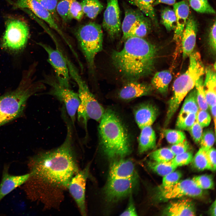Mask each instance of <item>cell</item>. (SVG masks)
<instances>
[{"instance_id": "603a6c76", "label": "cell", "mask_w": 216, "mask_h": 216, "mask_svg": "<svg viewBox=\"0 0 216 216\" xmlns=\"http://www.w3.org/2000/svg\"><path fill=\"white\" fill-rule=\"evenodd\" d=\"M205 78L204 87L208 107L216 105V81L215 70L208 66L205 68Z\"/></svg>"}, {"instance_id": "c3c4849f", "label": "cell", "mask_w": 216, "mask_h": 216, "mask_svg": "<svg viewBox=\"0 0 216 216\" xmlns=\"http://www.w3.org/2000/svg\"><path fill=\"white\" fill-rule=\"evenodd\" d=\"M189 146V144L185 139L180 142L173 145L170 149L176 155L187 152Z\"/></svg>"}, {"instance_id": "f546056e", "label": "cell", "mask_w": 216, "mask_h": 216, "mask_svg": "<svg viewBox=\"0 0 216 216\" xmlns=\"http://www.w3.org/2000/svg\"><path fill=\"white\" fill-rule=\"evenodd\" d=\"M148 165L152 170L163 176L174 171L177 168L171 160L162 162L150 161L148 163Z\"/></svg>"}, {"instance_id": "2e32d148", "label": "cell", "mask_w": 216, "mask_h": 216, "mask_svg": "<svg viewBox=\"0 0 216 216\" xmlns=\"http://www.w3.org/2000/svg\"><path fill=\"white\" fill-rule=\"evenodd\" d=\"M198 24L192 16H189L181 40L182 56L184 58L189 57L195 47L198 31Z\"/></svg>"}, {"instance_id": "7c38bea8", "label": "cell", "mask_w": 216, "mask_h": 216, "mask_svg": "<svg viewBox=\"0 0 216 216\" xmlns=\"http://www.w3.org/2000/svg\"><path fill=\"white\" fill-rule=\"evenodd\" d=\"M90 164L80 170L70 180L67 189L82 216L87 215L85 203L86 186L89 174Z\"/></svg>"}, {"instance_id": "5b68a950", "label": "cell", "mask_w": 216, "mask_h": 216, "mask_svg": "<svg viewBox=\"0 0 216 216\" xmlns=\"http://www.w3.org/2000/svg\"><path fill=\"white\" fill-rule=\"evenodd\" d=\"M189 57L188 69L174 82L173 95L168 102L165 126L168 124L184 98L194 88L197 80L205 74V68L200 53L193 51Z\"/></svg>"}, {"instance_id": "7dc6e473", "label": "cell", "mask_w": 216, "mask_h": 216, "mask_svg": "<svg viewBox=\"0 0 216 216\" xmlns=\"http://www.w3.org/2000/svg\"><path fill=\"white\" fill-rule=\"evenodd\" d=\"M202 127L196 121L191 127L189 131L194 142H200L202 134Z\"/></svg>"}, {"instance_id": "f35d334b", "label": "cell", "mask_w": 216, "mask_h": 216, "mask_svg": "<svg viewBox=\"0 0 216 216\" xmlns=\"http://www.w3.org/2000/svg\"><path fill=\"white\" fill-rule=\"evenodd\" d=\"M196 114L190 113L184 117L178 118L176 128L180 130L189 131L196 121Z\"/></svg>"}, {"instance_id": "8992f818", "label": "cell", "mask_w": 216, "mask_h": 216, "mask_svg": "<svg viewBox=\"0 0 216 216\" xmlns=\"http://www.w3.org/2000/svg\"><path fill=\"white\" fill-rule=\"evenodd\" d=\"M66 60L70 76L76 83L78 88L80 103L77 110L78 120L87 130L88 120L92 119L100 121L105 110L91 92L73 63L68 57Z\"/></svg>"}, {"instance_id": "8fae6325", "label": "cell", "mask_w": 216, "mask_h": 216, "mask_svg": "<svg viewBox=\"0 0 216 216\" xmlns=\"http://www.w3.org/2000/svg\"><path fill=\"white\" fill-rule=\"evenodd\" d=\"M138 182V177L108 179L104 189L106 199L110 202H117L130 194Z\"/></svg>"}, {"instance_id": "cb8c5ba5", "label": "cell", "mask_w": 216, "mask_h": 216, "mask_svg": "<svg viewBox=\"0 0 216 216\" xmlns=\"http://www.w3.org/2000/svg\"><path fill=\"white\" fill-rule=\"evenodd\" d=\"M164 214L168 216H194L196 213L192 202L185 199L171 203L165 209Z\"/></svg>"}, {"instance_id": "11a10c76", "label": "cell", "mask_w": 216, "mask_h": 216, "mask_svg": "<svg viewBox=\"0 0 216 216\" xmlns=\"http://www.w3.org/2000/svg\"><path fill=\"white\" fill-rule=\"evenodd\" d=\"M216 200H215L212 204L209 210L210 213L212 216H215L216 215Z\"/></svg>"}, {"instance_id": "52a82bcc", "label": "cell", "mask_w": 216, "mask_h": 216, "mask_svg": "<svg viewBox=\"0 0 216 216\" xmlns=\"http://www.w3.org/2000/svg\"><path fill=\"white\" fill-rule=\"evenodd\" d=\"M75 35L89 70L93 72L96 55L103 49V33L100 25L90 22L79 27Z\"/></svg>"}, {"instance_id": "e575fe53", "label": "cell", "mask_w": 216, "mask_h": 216, "mask_svg": "<svg viewBox=\"0 0 216 216\" xmlns=\"http://www.w3.org/2000/svg\"><path fill=\"white\" fill-rule=\"evenodd\" d=\"M175 156L170 148H164L153 152L151 154L150 157L154 161L162 162L171 160Z\"/></svg>"}, {"instance_id": "5bb4252c", "label": "cell", "mask_w": 216, "mask_h": 216, "mask_svg": "<svg viewBox=\"0 0 216 216\" xmlns=\"http://www.w3.org/2000/svg\"><path fill=\"white\" fill-rule=\"evenodd\" d=\"M102 26L111 39L115 38L120 35L121 25L118 0H107Z\"/></svg>"}, {"instance_id": "74e56055", "label": "cell", "mask_w": 216, "mask_h": 216, "mask_svg": "<svg viewBox=\"0 0 216 216\" xmlns=\"http://www.w3.org/2000/svg\"><path fill=\"white\" fill-rule=\"evenodd\" d=\"M164 134L167 141L173 145L180 142L186 139L184 133L180 130L166 129Z\"/></svg>"}, {"instance_id": "7a4b0ae2", "label": "cell", "mask_w": 216, "mask_h": 216, "mask_svg": "<svg viewBox=\"0 0 216 216\" xmlns=\"http://www.w3.org/2000/svg\"><path fill=\"white\" fill-rule=\"evenodd\" d=\"M157 51L155 46L143 38L131 37L122 50L113 51L112 62L123 77L136 81L154 71Z\"/></svg>"}, {"instance_id": "836d02e7", "label": "cell", "mask_w": 216, "mask_h": 216, "mask_svg": "<svg viewBox=\"0 0 216 216\" xmlns=\"http://www.w3.org/2000/svg\"><path fill=\"white\" fill-rule=\"evenodd\" d=\"M191 8L196 11L203 14H215V11L208 0H189Z\"/></svg>"}, {"instance_id": "8d00e7d4", "label": "cell", "mask_w": 216, "mask_h": 216, "mask_svg": "<svg viewBox=\"0 0 216 216\" xmlns=\"http://www.w3.org/2000/svg\"><path fill=\"white\" fill-rule=\"evenodd\" d=\"M84 15L81 3L77 0H72L68 14V20L74 19L78 21H80L82 19Z\"/></svg>"}, {"instance_id": "b9f144b4", "label": "cell", "mask_w": 216, "mask_h": 216, "mask_svg": "<svg viewBox=\"0 0 216 216\" xmlns=\"http://www.w3.org/2000/svg\"><path fill=\"white\" fill-rule=\"evenodd\" d=\"M193 159V154L187 151L175 155L171 161L172 164L177 167L188 164L191 162Z\"/></svg>"}, {"instance_id": "d6a6232c", "label": "cell", "mask_w": 216, "mask_h": 216, "mask_svg": "<svg viewBox=\"0 0 216 216\" xmlns=\"http://www.w3.org/2000/svg\"><path fill=\"white\" fill-rule=\"evenodd\" d=\"M203 76L198 79L196 83L197 100L200 109L207 110L208 106L206 101L204 87Z\"/></svg>"}, {"instance_id": "9c48e42d", "label": "cell", "mask_w": 216, "mask_h": 216, "mask_svg": "<svg viewBox=\"0 0 216 216\" xmlns=\"http://www.w3.org/2000/svg\"><path fill=\"white\" fill-rule=\"evenodd\" d=\"M29 35V28L25 22L18 19H10L6 24L2 47L12 50H21L27 43Z\"/></svg>"}, {"instance_id": "30bf717a", "label": "cell", "mask_w": 216, "mask_h": 216, "mask_svg": "<svg viewBox=\"0 0 216 216\" xmlns=\"http://www.w3.org/2000/svg\"><path fill=\"white\" fill-rule=\"evenodd\" d=\"M38 44L47 53V61L52 67L58 82L63 86L70 88V75L64 53L58 46L54 49L46 44L39 43Z\"/></svg>"}, {"instance_id": "d4e9b609", "label": "cell", "mask_w": 216, "mask_h": 216, "mask_svg": "<svg viewBox=\"0 0 216 216\" xmlns=\"http://www.w3.org/2000/svg\"><path fill=\"white\" fill-rule=\"evenodd\" d=\"M138 139V152L143 153L155 147L156 136L155 132L151 126L145 127L141 129Z\"/></svg>"}, {"instance_id": "d590c367", "label": "cell", "mask_w": 216, "mask_h": 216, "mask_svg": "<svg viewBox=\"0 0 216 216\" xmlns=\"http://www.w3.org/2000/svg\"><path fill=\"white\" fill-rule=\"evenodd\" d=\"M207 151V150L201 147L193 159L194 166L198 170H201L208 169Z\"/></svg>"}, {"instance_id": "681fc988", "label": "cell", "mask_w": 216, "mask_h": 216, "mask_svg": "<svg viewBox=\"0 0 216 216\" xmlns=\"http://www.w3.org/2000/svg\"><path fill=\"white\" fill-rule=\"evenodd\" d=\"M216 150L214 148L211 147L207 152L208 162V169L212 171L216 170Z\"/></svg>"}, {"instance_id": "f1b7e54d", "label": "cell", "mask_w": 216, "mask_h": 216, "mask_svg": "<svg viewBox=\"0 0 216 216\" xmlns=\"http://www.w3.org/2000/svg\"><path fill=\"white\" fill-rule=\"evenodd\" d=\"M80 3L84 14L92 19L95 18L104 8L98 0H82Z\"/></svg>"}, {"instance_id": "e0dca14e", "label": "cell", "mask_w": 216, "mask_h": 216, "mask_svg": "<svg viewBox=\"0 0 216 216\" xmlns=\"http://www.w3.org/2000/svg\"><path fill=\"white\" fill-rule=\"evenodd\" d=\"M136 176L134 164L130 159H115L110 164L108 179L128 178Z\"/></svg>"}, {"instance_id": "ee69618b", "label": "cell", "mask_w": 216, "mask_h": 216, "mask_svg": "<svg viewBox=\"0 0 216 216\" xmlns=\"http://www.w3.org/2000/svg\"><path fill=\"white\" fill-rule=\"evenodd\" d=\"M72 0H62L58 2L56 11L58 15L64 22L68 20V14Z\"/></svg>"}, {"instance_id": "277c9868", "label": "cell", "mask_w": 216, "mask_h": 216, "mask_svg": "<svg viewBox=\"0 0 216 216\" xmlns=\"http://www.w3.org/2000/svg\"><path fill=\"white\" fill-rule=\"evenodd\" d=\"M31 72L23 77L15 90L0 95V127L21 116L28 99L44 88L42 82L34 81Z\"/></svg>"}, {"instance_id": "83f0119b", "label": "cell", "mask_w": 216, "mask_h": 216, "mask_svg": "<svg viewBox=\"0 0 216 216\" xmlns=\"http://www.w3.org/2000/svg\"><path fill=\"white\" fill-rule=\"evenodd\" d=\"M131 4L136 6L144 14L149 17L156 26L158 21L153 5L155 0H128Z\"/></svg>"}, {"instance_id": "4fadbf2b", "label": "cell", "mask_w": 216, "mask_h": 216, "mask_svg": "<svg viewBox=\"0 0 216 216\" xmlns=\"http://www.w3.org/2000/svg\"><path fill=\"white\" fill-rule=\"evenodd\" d=\"M15 5L18 8L27 9L31 11L37 16L45 22L55 30L63 38L71 50L73 49L63 32L58 26L54 17L38 1L36 0H17Z\"/></svg>"}, {"instance_id": "1f68e13d", "label": "cell", "mask_w": 216, "mask_h": 216, "mask_svg": "<svg viewBox=\"0 0 216 216\" xmlns=\"http://www.w3.org/2000/svg\"><path fill=\"white\" fill-rule=\"evenodd\" d=\"M161 20L162 24L168 31H170L175 28L176 16L173 10L166 8L161 12Z\"/></svg>"}, {"instance_id": "ab89813d", "label": "cell", "mask_w": 216, "mask_h": 216, "mask_svg": "<svg viewBox=\"0 0 216 216\" xmlns=\"http://www.w3.org/2000/svg\"><path fill=\"white\" fill-rule=\"evenodd\" d=\"M196 185L200 189H212L214 185L212 178L208 176L202 175L194 177L192 179Z\"/></svg>"}, {"instance_id": "3957f363", "label": "cell", "mask_w": 216, "mask_h": 216, "mask_svg": "<svg viewBox=\"0 0 216 216\" xmlns=\"http://www.w3.org/2000/svg\"><path fill=\"white\" fill-rule=\"evenodd\" d=\"M100 121V145L104 154L112 160L128 155L130 147L128 134L115 112L107 109Z\"/></svg>"}, {"instance_id": "ba28073f", "label": "cell", "mask_w": 216, "mask_h": 216, "mask_svg": "<svg viewBox=\"0 0 216 216\" xmlns=\"http://www.w3.org/2000/svg\"><path fill=\"white\" fill-rule=\"evenodd\" d=\"M48 85L50 88L48 94L55 97L64 103L67 112L74 124L75 115L80 101L78 94L60 84L55 76L46 75L42 82Z\"/></svg>"}, {"instance_id": "d6986e66", "label": "cell", "mask_w": 216, "mask_h": 216, "mask_svg": "<svg viewBox=\"0 0 216 216\" xmlns=\"http://www.w3.org/2000/svg\"><path fill=\"white\" fill-rule=\"evenodd\" d=\"M173 10L176 20L173 39L176 43H179L181 42L182 34L189 16V6L186 1H182L173 5Z\"/></svg>"}, {"instance_id": "f6af8a7d", "label": "cell", "mask_w": 216, "mask_h": 216, "mask_svg": "<svg viewBox=\"0 0 216 216\" xmlns=\"http://www.w3.org/2000/svg\"><path fill=\"white\" fill-rule=\"evenodd\" d=\"M44 8L49 11L56 21L59 20L58 15L56 11V7L58 0H36Z\"/></svg>"}, {"instance_id": "44dd1931", "label": "cell", "mask_w": 216, "mask_h": 216, "mask_svg": "<svg viewBox=\"0 0 216 216\" xmlns=\"http://www.w3.org/2000/svg\"><path fill=\"white\" fill-rule=\"evenodd\" d=\"M158 110L153 105L150 103L142 104L138 106L134 112L136 122L141 128L147 126H151L158 115Z\"/></svg>"}, {"instance_id": "ffe728a7", "label": "cell", "mask_w": 216, "mask_h": 216, "mask_svg": "<svg viewBox=\"0 0 216 216\" xmlns=\"http://www.w3.org/2000/svg\"><path fill=\"white\" fill-rule=\"evenodd\" d=\"M152 91V88L150 85L132 81L120 90L118 96L122 100H128L148 95Z\"/></svg>"}, {"instance_id": "816d5d0a", "label": "cell", "mask_w": 216, "mask_h": 216, "mask_svg": "<svg viewBox=\"0 0 216 216\" xmlns=\"http://www.w3.org/2000/svg\"><path fill=\"white\" fill-rule=\"evenodd\" d=\"M128 205L126 209L120 215V216H136L137 213L134 202L130 196Z\"/></svg>"}, {"instance_id": "60d3db41", "label": "cell", "mask_w": 216, "mask_h": 216, "mask_svg": "<svg viewBox=\"0 0 216 216\" xmlns=\"http://www.w3.org/2000/svg\"><path fill=\"white\" fill-rule=\"evenodd\" d=\"M162 186L163 189H166L177 183L182 177L179 172L174 171L163 176Z\"/></svg>"}, {"instance_id": "db71d44e", "label": "cell", "mask_w": 216, "mask_h": 216, "mask_svg": "<svg viewBox=\"0 0 216 216\" xmlns=\"http://www.w3.org/2000/svg\"><path fill=\"white\" fill-rule=\"evenodd\" d=\"M213 118L214 125L215 134L216 132V105L210 108Z\"/></svg>"}, {"instance_id": "484cf974", "label": "cell", "mask_w": 216, "mask_h": 216, "mask_svg": "<svg viewBox=\"0 0 216 216\" xmlns=\"http://www.w3.org/2000/svg\"><path fill=\"white\" fill-rule=\"evenodd\" d=\"M172 76L170 71L165 70L156 73L152 78V85L161 94H166L168 91L169 85L171 81Z\"/></svg>"}, {"instance_id": "9a60e30c", "label": "cell", "mask_w": 216, "mask_h": 216, "mask_svg": "<svg viewBox=\"0 0 216 216\" xmlns=\"http://www.w3.org/2000/svg\"><path fill=\"white\" fill-rule=\"evenodd\" d=\"M202 193V190L198 188L192 179H187L179 181L171 187L163 189L160 194L164 198L170 199L184 196L199 197Z\"/></svg>"}, {"instance_id": "7402d4cb", "label": "cell", "mask_w": 216, "mask_h": 216, "mask_svg": "<svg viewBox=\"0 0 216 216\" xmlns=\"http://www.w3.org/2000/svg\"><path fill=\"white\" fill-rule=\"evenodd\" d=\"M145 16L139 9L126 8L121 28L123 32L122 40H125L128 38L132 30Z\"/></svg>"}, {"instance_id": "4316f807", "label": "cell", "mask_w": 216, "mask_h": 216, "mask_svg": "<svg viewBox=\"0 0 216 216\" xmlns=\"http://www.w3.org/2000/svg\"><path fill=\"white\" fill-rule=\"evenodd\" d=\"M186 96L178 117H183L190 113L196 114L199 109L195 88L191 90Z\"/></svg>"}, {"instance_id": "6da1fadb", "label": "cell", "mask_w": 216, "mask_h": 216, "mask_svg": "<svg viewBox=\"0 0 216 216\" xmlns=\"http://www.w3.org/2000/svg\"><path fill=\"white\" fill-rule=\"evenodd\" d=\"M66 138L59 146L41 152L28 162L30 176L24 184L26 195L33 198L43 185L67 189L72 178L79 171L72 128L67 124Z\"/></svg>"}, {"instance_id": "bcb514c9", "label": "cell", "mask_w": 216, "mask_h": 216, "mask_svg": "<svg viewBox=\"0 0 216 216\" xmlns=\"http://www.w3.org/2000/svg\"><path fill=\"white\" fill-rule=\"evenodd\" d=\"M196 120L202 128L207 127L211 122V116L207 110L199 109L196 114Z\"/></svg>"}, {"instance_id": "ac0fdd59", "label": "cell", "mask_w": 216, "mask_h": 216, "mask_svg": "<svg viewBox=\"0 0 216 216\" xmlns=\"http://www.w3.org/2000/svg\"><path fill=\"white\" fill-rule=\"evenodd\" d=\"M8 168V166L6 165L3 170L0 184V202L15 188L24 184L30 176L29 173L21 175H11L9 173Z\"/></svg>"}, {"instance_id": "4dcf8cb0", "label": "cell", "mask_w": 216, "mask_h": 216, "mask_svg": "<svg viewBox=\"0 0 216 216\" xmlns=\"http://www.w3.org/2000/svg\"><path fill=\"white\" fill-rule=\"evenodd\" d=\"M151 22L150 19L145 17L140 21L132 30L129 38L131 37H144L150 31Z\"/></svg>"}, {"instance_id": "f907efd6", "label": "cell", "mask_w": 216, "mask_h": 216, "mask_svg": "<svg viewBox=\"0 0 216 216\" xmlns=\"http://www.w3.org/2000/svg\"><path fill=\"white\" fill-rule=\"evenodd\" d=\"M216 21L212 25L209 34V45L212 52H216Z\"/></svg>"}, {"instance_id": "f5cc1de1", "label": "cell", "mask_w": 216, "mask_h": 216, "mask_svg": "<svg viewBox=\"0 0 216 216\" xmlns=\"http://www.w3.org/2000/svg\"><path fill=\"white\" fill-rule=\"evenodd\" d=\"M176 0H155L154 2L153 5L156 6L160 3H163L169 5H173Z\"/></svg>"}, {"instance_id": "7bdbcfd3", "label": "cell", "mask_w": 216, "mask_h": 216, "mask_svg": "<svg viewBox=\"0 0 216 216\" xmlns=\"http://www.w3.org/2000/svg\"><path fill=\"white\" fill-rule=\"evenodd\" d=\"M215 137L214 133L212 130H205L202 133L200 142L201 147L207 150L212 147L215 142Z\"/></svg>"}]
</instances>
